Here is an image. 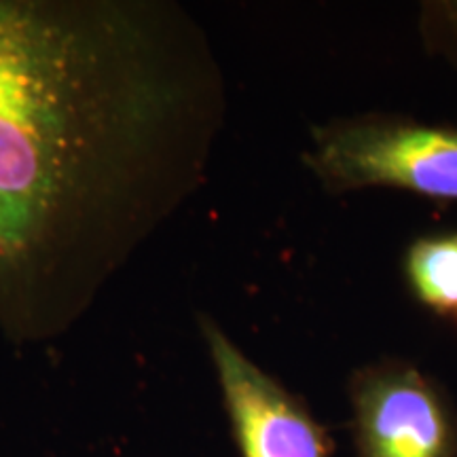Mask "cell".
Listing matches in <instances>:
<instances>
[{
    "label": "cell",
    "mask_w": 457,
    "mask_h": 457,
    "mask_svg": "<svg viewBox=\"0 0 457 457\" xmlns=\"http://www.w3.org/2000/svg\"><path fill=\"white\" fill-rule=\"evenodd\" d=\"M222 114L179 4L0 0V333H71L202 185Z\"/></svg>",
    "instance_id": "obj_1"
},
{
    "label": "cell",
    "mask_w": 457,
    "mask_h": 457,
    "mask_svg": "<svg viewBox=\"0 0 457 457\" xmlns=\"http://www.w3.org/2000/svg\"><path fill=\"white\" fill-rule=\"evenodd\" d=\"M312 142L303 159L330 193L392 187L457 199V125L362 114L316 128Z\"/></svg>",
    "instance_id": "obj_2"
},
{
    "label": "cell",
    "mask_w": 457,
    "mask_h": 457,
    "mask_svg": "<svg viewBox=\"0 0 457 457\" xmlns=\"http://www.w3.org/2000/svg\"><path fill=\"white\" fill-rule=\"evenodd\" d=\"M358 457H457V415L409 362L360 369L350 384Z\"/></svg>",
    "instance_id": "obj_3"
},
{
    "label": "cell",
    "mask_w": 457,
    "mask_h": 457,
    "mask_svg": "<svg viewBox=\"0 0 457 457\" xmlns=\"http://www.w3.org/2000/svg\"><path fill=\"white\" fill-rule=\"evenodd\" d=\"M242 457H330L327 430L299 396L254 364L212 318L199 316Z\"/></svg>",
    "instance_id": "obj_4"
},
{
    "label": "cell",
    "mask_w": 457,
    "mask_h": 457,
    "mask_svg": "<svg viewBox=\"0 0 457 457\" xmlns=\"http://www.w3.org/2000/svg\"><path fill=\"white\" fill-rule=\"evenodd\" d=\"M404 273L417 301L457 320V231L420 237L404 256Z\"/></svg>",
    "instance_id": "obj_5"
},
{
    "label": "cell",
    "mask_w": 457,
    "mask_h": 457,
    "mask_svg": "<svg viewBox=\"0 0 457 457\" xmlns=\"http://www.w3.org/2000/svg\"><path fill=\"white\" fill-rule=\"evenodd\" d=\"M455 322H457V320H455Z\"/></svg>",
    "instance_id": "obj_6"
}]
</instances>
